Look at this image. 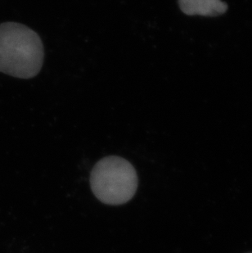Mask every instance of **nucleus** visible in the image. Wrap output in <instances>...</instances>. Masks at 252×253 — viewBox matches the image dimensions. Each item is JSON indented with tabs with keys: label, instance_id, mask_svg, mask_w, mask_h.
I'll use <instances>...</instances> for the list:
<instances>
[{
	"label": "nucleus",
	"instance_id": "1",
	"mask_svg": "<svg viewBox=\"0 0 252 253\" xmlns=\"http://www.w3.org/2000/svg\"><path fill=\"white\" fill-rule=\"evenodd\" d=\"M44 58L38 34L17 22L0 24V72L30 79L41 72Z\"/></svg>",
	"mask_w": 252,
	"mask_h": 253
},
{
	"label": "nucleus",
	"instance_id": "2",
	"mask_svg": "<svg viewBox=\"0 0 252 253\" xmlns=\"http://www.w3.org/2000/svg\"><path fill=\"white\" fill-rule=\"evenodd\" d=\"M138 184V175L133 165L117 156L102 158L91 171L92 191L107 205L128 203L134 196Z\"/></svg>",
	"mask_w": 252,
	"mask_h": 253
},
{
	"label": "nucleus",
	"instance_id": "3",
	"mask_svg": "<svg viewBox=\"0 0 252 253\" xmlns=\"http://www.w3.org/2000/svg\"><path fill=\"white\" fill-rule=\"evenodd\" d=\"M181 11L188 16L218 17L228 10L226 2L221 0H178Z\"/></svg>",
	"mask_w": 252,
	"mask_h": 253
}]
</instances>
